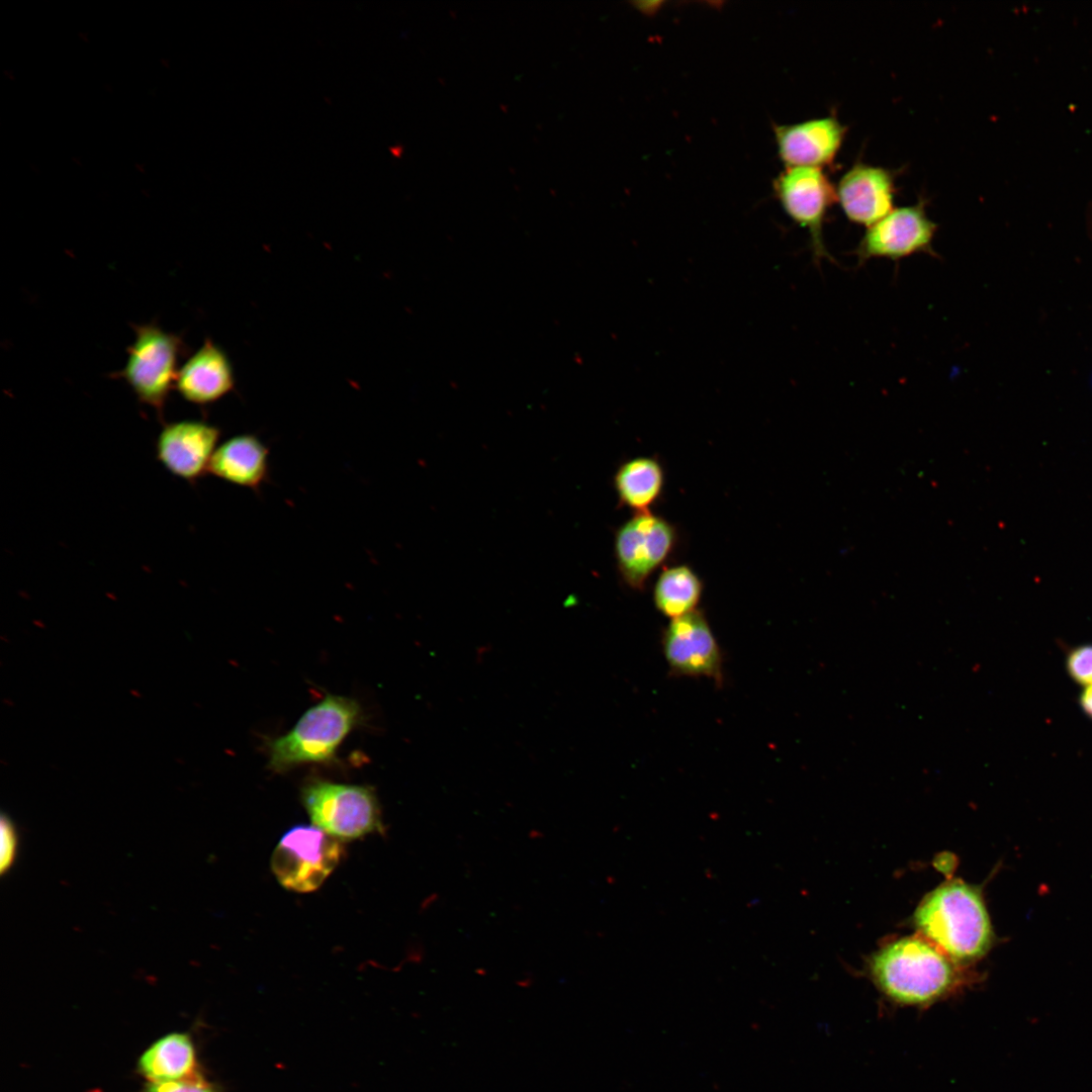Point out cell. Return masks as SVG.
Returning <instances> with one entry per match:
<instances>
[{
	"mask_svg": "<svg viewBox=\"0 0 1092 1092\" xmlns=\"http://www.w3.org/2000/svg\"><path fill=\"white\" fill-rule=\"evenodd\" d=\"M871 973L879 990L901 1006H930L963 984L948 958L928 940L917 937H904L883 947L873 958Z\"/></svg>",
	"mask_w": 1092,
	"mask_h": 1092,
	"instance_id": "cell-1",
	"label": "cell"
},
{
	"mask_svg": "<svg viewBox=\"0 0 1092 1092\" xmlns=\"http://www.w3.org/2000/svg\"><path fill=\"white\" fill-rule=\"evenodd\" d=\"M915 924L944 956L960 963L982 958L994 940L980 892L963 882L944 884L925 897Z\"/></svg>",
	"mask_w": 1092,
	"mask_h": 1092,
	"instance_id": "cell-2",
	"label": "cell"
},
{
	"mask_svg": "<svg viewBox=\"0 0 1092 1092\" xmlns=\"http://www.w3.org/2000/svg\"><path fill=\"white\" fill-rule=\"evenodd\" d=\"M359 718L360 708L354 700L327 696L288 733L268 744L269 767L283 772L299 764L331 760Z\"/></svg>",
	"mask_w": 1092,
	"mask_h": 1092,
	"instance_id": "cell-3",
	"label": "cell"
},
{
	"mask_svg": "<svg viewBox=\"0 0 1092 1092\" xmlns=\"http://www.w3.org/2000/svg\"><path fill=\"white\" fill-rule=\"evenodd\" d=\"M133 331L134 340L127 348L125 364L112 377L123 379L138 400L154 408L163 421L186 345L180 336L155 323L135 325Z\"/></svg>",
	"mask_w": 1092,
	"mask_h": 1092,
	"instance_id": "cell-4",
	"label": "cell"
},
{
	"mask_svg": "<svg viewBox=\"0 0 1092 1092\" xmlns=\"http://www.w3.org/2000/svg\"><path fill=\"white\" fill-rule=\"evenodd\" d=\"M301 800L313 824L336 838L355 839L382 827L370 787L312 780L302 788Z\"/></svg>",
	"mask_w": 1092,
	"mask_h": 1092,
	"instance_id": "cell-5",
	"label": "cell"
},
{
	"mask_svg": "<svg viewBox=\"0 0 1092 1092\" xmlns=\"http://www.w3.org/2000/svg\"><path fill=\"white\" fill-rule=\"evenodd\" d=\"M343 847L318 827L296 825L281 837L271 857L277 881L287 890H316L338 866Z\"/></svg>",
	"mask_w": 1092,
	"mask_h": 1092,
	"instance_id": "cell-6",
	"label": "cell"
},
{
	"mask_svg": "<svg viewBox=\"0 0 1092 1092\" xmlns=\"http://www.w3.org/2000/svg\"><path fill=\"white\" fill-rule=\"evenodd\" d=\"M774 193L786 214L810 237L813 260L832 261L823 240L826 215L836 200L835 186L822 168L786 167L774 180Z\"/></svg>",
	"mask_w": 1092,
	"mask_h": 1092,
	"instance_id": "cell-7",
	"label": "cell"
},
{
	"mask_svg": "<svg viewBox=\"0 0 1092 1092\" xmlns=\"http://www.w3.org/2000/svg\"><path fill=\"white\" fill-rule=\"evenodd\" d=\"M677 533L663 517L636 513L616 532L615 558L623 581L642 590L652 573L675 548Z\"/></svg>",
	"mask_w": 1092,
	"mask_h": 1092,
	"instance_id": "cell-8",
	"label": "cell"
},
{
	"mask_svg": "<svg viewBox=\"0 0 1092 1092\" xmlns=\"http://www.w3.org/2000/svg\"><path fill=\"white\" fill-rule=\"evenodd\" d=\"M936 230L921 199L916 204L894 207L867 228L854 254L859 265L878 258L898 261L920 253L935 255L932 243Z\"/></svg>",
	"mask_w": 1092,
	"mask_h": 1092,
	"instance_id": "cell-9",
	"label": "cell"
},
{
	"mask_svg": "<svg viewBox=\"0 0 1092 1092\" xmlns=\"http://www.w3.org/2000/svg\"><path fill=\"white\" fill-rule=\"evenodd\" d=\"M661 645L671 675L706 677L722 686L723 655L703 611L671 619Z\"/></svg>",
	"mask_w": 1092,
	"mask_h": 1092,
	"instance_id": "cell-10",
	"label": "cell"
},
{
	"mask_svg": "<svg viewBox=\"0 0 1092 1092\" xmlns=\"http://www.w3.org/2000/svg\"><path fill=\"white\" fill-rule=\"evenodd\" d=\"M220 430L204 421L165 424L156 441L157 459L172 475L191 484L208 473Z\"/></svg>",
	"mask_w": 1092,
	"mask_h": 1092,
	"instance_id": "cell-11",
	"label": "cell"
},
{
	"mask_svg": "<svg viewBox=\"0 0 1092 1092\" xmlns=\"http://www.w3.org/2000/svg\"><path fill=\"white\" fill-rule=\"evenodd\" d=\"M835 190L847 219L869 228L895 207V172L856 161L842 174Z\"/></svg>",
	"mask_w": 1092,
	"mask_h": 1092,
	"instance_id": "cell-12",
	"label": "cell"
},
{
	"mask_svg": "<svg viewBox=\"0 0 1092 1092\" xmlns=\"http://www.w3.org/2000/svg\"><path fill=\"white\" fill-rule=\"evenodd\" d=\"M847 126L835 114L775 124L778 154L786 167L822 168L833 163Z\"/></svg>",
	"mask_w": 1092,
	"mask_h": 1092,
	"instance_id": "cell-13",
	"label": "cell"
},
{
	"mask_svg": "<svg viewBox=\"0 0 1092 1092\" xmlns=\"http://www.w3.org/2000/svg\"><path fill=\"white\" fill-rule=\"evenodd\" d=\"M234 386V369L226 353L206 339L180 366L174 389L190 403L207 405L230 393Z\"/></svg>",
	"mask_w": 1092,
	"mask_h": 1092,
	"instance_id": "cell-14",
	"label": "cell"
},
{
	"mask_svg": "<svg viewBox=\"0 0 1092 1092\" xmlns=\"http://www.w3.org/2000/svg\"><path fill=\"white\" fill-rule=\"evenodd\" d=\"M208 473L229 483L258 491L269 473V449L255 435L243 434L222 442Z\"/></svg>",
	"mask_w": 1092,
	"mask_h": 1092,
	"instance_id": "cell-15",
	"label": "cell"
},
{
	"mask_svg": "<svg viewBox=\"0 0 1092 1092\" xmlns=\"http://www.w3.org/2000/svg\"><path fill=\"white\" fill-rule=\"evenodd\" d=\"M138 1072L149 1083L177 1081L198 1073L192 1038L186 1032L159 1037L140 1056Z\"/></svg>",
	"mask_w": 1092,
	"mask_h": 1092,
	"instance_id": "cell-16",
	"label": "cell"
},
{
	"mask_svg": "<svg viewBox=\"0 0 1092 1092\" xmlns=\"http://www.w3.org/2000/svg\"><path fill=\"white\" fill-rule=\"evenodd\" d=\"M614 485L623 506L635 514L650 512L662 493L664 470L655 457H634L618 467Z\"/></svg>",
	"mask_w": 1092,
	"mask_h": 1092,
	"instance_id": "cell-17",
	"label": "cell"
},
{
	"mask_svg": "<svg viewBox=\"0 0 1092 1092\" xmlns=\"http://www.w3.org/2000/svg\"><path fill=\"white\" fill-rule=\"evenodd\" d=\"M703 581L687 564L664 567L653 587L655 608L665 617L678 618L697 610Z\"/></svg>",
	"mask_w": 1092,
	"mask_h": 1092,
	"instance_id": "cell-18",
	"label": "cell"
},
{
	"mask_svg": "<svg viewBox=\"0 0 1092 1092\" xmlns=\"http://www.w3.org/2000/svg\"><path fill=\"white\" fill-rule=\"evenodd\" d=\"M1066 665L1069 675L1077 684L1092 686V644L1070 650Z\"/></svg>",
	"mask_w": 1092,
	"mask_h": 1092,
	"instance_id": "cell-19",
	"label": "cell"
},
{
	"mask_svg": "<svg viewBox=\"0 0 1092 1092\" xmlns=\"http://www.w3.org/2000/svg\"><path fill=\"white\" fill-rule=\"evenodd\" d=\"M142 1092H220L218 1087L207 1081L199 1072L177 1081L147 1083Z\"/></svg>",
	"mask_w": 1092,
	"mask_h": 1092,
	"instance_id": "cell-20",
	"label": "cell"
},
{
	"mask_svg": "<svg viewBox=\"0 0 1092 1092\" xmlns=\"http://www.w3.org/2000/svg\"><path fill=\"white\" fill-rule=\"evenodd\" d=\"M0 873L5 875L14 864L18 838L15 826L7 815H2L0 820Z\"/></svg>",
	"mask_w": 1092,
	"mask_h": 1092,
	"instance_id": "cell-21",
	"label": "cell"
},
{
	"mask_svg": "<svg viewBox=\"0 0 1092 1092\" xmlns=\"http://www.w3.org/2000/svg\"><path fill=\"white\" fill-rule=\"evenodd\" d=\"M1079 701L1085 714L1092 719V686L1086 687L1082 692Z\"/></svg>",
	"mask_w": 1092,
	"mask_h": 1092,
	"instance_id": "cell-22",
	"label": "cell"
}]
</instances>
